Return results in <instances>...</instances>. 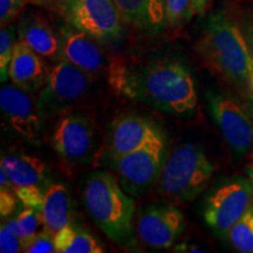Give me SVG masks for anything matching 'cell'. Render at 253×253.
I'll return each mask as SVG.
<instances>
[{
	"instance_id": "15",
	"label": "cell",
	"mask_w": 253,
	"mask_h": 253,
	"mask_svg": "<svg viewBox=\"0 0 253 253\" xmlns=\"http://www.w3.org/2000/svg\"><path fill=\"white\" fill-rule=\"evenodd\" d=\"M18 39L49 61L62 59V42L60 32L55 31L47 19L39 12L24 11L19 17Z\"/></svg>"
},
{
	"instance_id": "17",
	"label": "cell",
	"mask_w": 253,
	"mask_h": 253,
	"mask_svg": "<svg viewBox=\"0 0 253 253\" xmlns=\"http://www.w3.org/2000/svg\"><path fill=\"white\" fill-rule=\"evenodd\" d=\"M123 23L144 34H157L168 26L166 0H114Z\"/></svg>"
},
{
	"instance_id": "23",
	"label": "cell",
	"mask_w": 253,
	"mask_h": 253,
	"mask_svg": "<svg viewBox=\"0 0 253 253\" xmlns=\"http://www.w3.org/2000/svg\"><path fill=\"white\" fill-rule=\"evenodd\" d=\"M15 33L17 26L14 24H8L1 26L0 31V81L6 82L9 78V63L13 56L15 46Z\"/></svg>"
},
{
	"instance_id": "6",
	"label": "cell",
	"mask_w": 253,
	"mask_h": 253,
	"mask_svg": "<svg viewBox=\"0 0 253 253\" xmlns=\"http://www.w3.org/2000/svg\"><path fill=\"white\" fill-rule=\"evenodd\" d=\"M58 9L65 23L101 43H118L126 36L125 23L114 0H61Z\"/></svg>"
},
{
	"instance_id": "10",
	"label": "cell",
	"mask_w": 253,
	"mask_h": 253,
	"mask_svg": "<svg viewBox=\"0 0 253 253\" xmlns=\"http://www.w3.org/2000/svg\"><path fill=\"white\" fill-rule=\"evenodd\" d=\"M208 107L224 141L237 156L243 157L253 148V123L245 107L229 95L209 89Z\"/></svg>"
},
{
	"instance_id": "32",
	"label": "cell",
	"mask_w": 253,
	"mask_h": 253,
	"mask_svg": "<svg viewBox=\"0 0 253 253\" xmlns=\"http://www.w3.org/2000/svg\"><path fill=\"white\" fill-rule=\"evenodd\" d=\"M210 0H191L192 8H194L195 14H201L207 9L208 4Z\"/></svg>"
},
{
	"instance_id": "29",
	"label": "cell",
	"mask_w": 253,
	"mask_h": 253,
	"mask_svg": "<svg viewBox=\"0 0 253 253\" xmlns=\"http://www.w3.org/2000/svg\"><path fill=\"white\" fill-rule=\"evenodd\" d=\"M24 250V240L1 225L0 229V252L18 253Z\"/></svg>"
},
{
	"instance_id": "30",
	"label": "cell",
	"mask_w": 253,
	"mask_h": 253,
	"mask_svg": "<svg viewBox=\"0 0 253 253\" xmlns=\"http://www.w3.org/2000/svg\"><path fill=\"white\" fill-rule=\"evenodd\" d=\"M19 198L14 189L0 188V214L2 218L11 216L18 207Z\"/></svg>"
},
{
	"instance_id": "22",
	"label": "cell",
	"mask_w": 253,
	"mask_h": 253,
	"mask_svg": "<svg viewBox=\"0 0 253 253\" xmlns=\"http://www.w3.org/2000/svg\"><path fill=\"white\" fill-rule=\"evenodd\" d=\"M226 238L237 251L253 253V204L245 216L229 231Z\"/></svg>"
},
{
	"instance_id": "3",
	"label": "cell",
	"mask_w": 253,
	"mask_h": 253,
	"mask_svg": "<svg viewBox=\"0 0 253 253\" xmlns=\"http://www.w3.org/2000/svg\"><path fill=\"white\" fill-rule=\"evenodd\" d=\"M84 204L95 225L126 249L135 250V202L120 184L115 175L94 171L84 181Z\"/></svg>"
},
{
	"instance_id": "7",
	"label": "cell",
	"mask_w": 253,
	"mask_h": 253,
	"mask_svg": "<svg viewBox=\"0 0 253 253\" xmlns=\"http://www.w3.org/2000/svg\"><path fill=\"white\" fill-rule=\"evenodd\" d=\"M168 154L167 138H164L107 163L126 194L138 197L157 184Z\"/></svg>"
},
{
	"instance_id": "34",
	"label": "cell",
	"mask_w": 253,
	"mask_h": 253,
	"mask_svg": "<svg viewBox=\"0 0 253 253\" xmlns=\"http://www.w3.org/2000/svg\"><path fill=\"white\" fill-rule=\"evenodd\" d=\"M245 99H246V101H245L244 107L246 108V110H248L250 118H251L252 123H253V94H251V93L246 94Z\"/></svg>"
},
{
	"instance_id": "27",
	"label": "cell",
	"mask_w": 253,
	"mask_h": 253,
	"mask_svg": "<svg viewBox=\"0 0 253 253\" xmlns=\"http://www.w3.org/2000/svg\"><path fill=\"white\" fill-rule=\"evenodd\" d=\"M13 189H14L15 195L18 196L19 201H20L25 207L33 208L36 209V210L40 211L46 189L43 190L41 186H38V185L14 186Z\"/></svg>"
},
{
	"instance_id": "19",
	"label": "cell",
	"mask_w": 253,
	"mask_h": 253,
	"mask_svg": "<svg viewBox=\"0 0 253 253\" xmlns=\"http://www.w3.org/2000/svg\"><path fill=\"white\" fill-rule=\"evenodd\" d=\"M43 229L55 235L72 221L73 201L69 189L62 183L48 185L40 209Z\"/></svg>"
},
{
	"instance_id": "31",
	"label": "cell",
	"mask_w": 253,
	"mask_h": 253,
	"mask_svg": "<svg viewBox=\"0 0 253 253\" xmlns=\"http://www.w3.org/2000/svg\"><path fill=\"white\" fill-rule=\"evenodd\" d=\"M60 1H61V0H27V2H30V4L43 6V7H49V8L52 7L58 8Z\"/></svg>"
},
{
	"instance_id": "12",
	"label": "cell",
	"mask_w": 253,
	"mask_h": 253,
	"mask_svg": "<svg viewBox=\"0 0 253 253\" xmlns=\"http://www.w3.org/2000/svg\"><path fill=\"white\" fill-rule=\"evenodd\" d=\"M164 138H167L166 132L154 120L136 114H125L109 126L104 156L107 161L121 157Z\"/></svg>"
},
{
	"instance_id": "35",
	"label": "cell",
	"mask_w": 253,
	"mask_h": 253,
	"mask_svg": "<svg viewBox=\"0 0 253 253\" xmlns=\"http://www.w3.org/2000/svg\"><path fill=\"white\" fill-rule=\"evenodd\" d=\"M176 252H202V249L195 248V246H189V245H179L175 248Z\"/></svg>"
},
{
	"instance_id": "5",
	"label": "cell",
	"mask_w": 253,
	"mask_h": 253,
	"mask_svg": "<svg viewBox=\"0 0 253 253\" xmlns=\"http://www.w3.org/2000/svg\"><path fill=\"white\" fill-rule=\"evenodd\" d=\"M253 204L251 184L245 177L223 179L204 199L203 217L217 236L226 238L229 231L245 216Z\"/></svg>"
},
{
	"instance_id": "26",
	"label": "cell",
	"mask_w": 253,
	"mask_h": 253,
	"mask_svg": "<svg viewBox=\"0 0 253 253\" xmlns=\"http://www.w3.org/2000/svg\"><path fill=\"white\" fill-rule=\"evenodd\" d=\"M248 48L253 56V1L242 7L238 15H235Z\"/></svg>"
},
{
	"instance_id": "14",
	"label": "cell",
	"mask_w": 253,
	"mask_h": 253,
	"mask_svg": "<svg viewBox=\"0 0 253 253\" xmlns=\"http://www.w3.org/2000/svg\"><path fill=\"white\" fill-rule=\"evenodd\" d=\"M59 32L62 42V60L77 66L91 78L107 73L112 59L106 54L99 40L67 23Z\"/></svg>"
},
{
	"instance_id": "2",
	"label": "cell",
	"mask_w": 253,
	"mask_h": 253,
	"mask_svg": "<svg viewBox=\"0 0 253 253\" xmlns=\"http://www.w3.org/2000/svg\"><path fill=\"white\" fill-rule=\"evenodd\" d=\"M196 49L203 61L237 87H246L252 55L235 14L224 8L213 11L202 27Z\"/></svg>"
},
{
	"instance_id": "1",
	"label": "cell",
	"mask_w": 253,
	"mask_h": 253,
	"mask_svg": "<svg viewBox=\"0 0 253 253\" xmlns=\"http://www.w3.org/2000/svg\"><path fill=\"white\" fill-rule=\"evenodd\" d=\"M107 75L116 93L157 112L184 118L192 115L197 108L195 79L186 63L173 56L154 59L142 65L112 60Z\"/></svg>"
},
{
	"instance_id": "25",
	"label": "cell",
	"mask_w": 253,
	"mask_h": 253,
	"mask_svg": "<svg viewBox=\"0 0 253 253\" xmlns=\"http://www.w3.org/2000/svg\"><path fill=\"white\" fill-rule=\"evenodd\" d=\"M24 252L27 253H54L56 252L54 235L49 231H38L34 236L24 242Z\"/></svg>"
},
{
	"instance_id": "4",
	"label": "cell",
	"mask_w": 253,
	"mask_h": 253,
	"mask_svg": "<svg viewBox=\"0 0 253 253\" xmlns=\"http://www.w3.org/2000/svg\"><path fill=\"white\" fill-rule=\"evenodd\" d=\"M213 172V164L203 148L185 142L168 154L157 182V191L164 197L185 203L208 188Z\"/></svg>"
},
{
	"instance_id": "16",
	"label": "cell",
	"mask_w": 253,
	"mask_h": 253,
	"mask_svg": "<svg viewBox=\"0 0 253 253\" xmlns=\"http://www.w3.org/2000/svg\"><path fill=\"white\" fill-rule=\"evenodd\" d=\"M43 59L26 43L18 40L9 63L8 74L12 84L31 94L40 91L49 74V68Z\"/></svg>"
},
{
	"instance_id": "11",
	"label": "cell",
	"mask_w": 253,
	"mask_h": 253,
	"mask_svg": "<svg viewBox=\"0 0 253 253\" xmlns=\"http://www.w3.org/2000/svg\"><path fill=\"white\" fill-rule=\"evenodd\" d=\"M0 108L6 125L15 135L34 147H40L43 116L33 94L13 84L4 86L0 90Z\"/></svg>"
},
{
	"instance_id": "20",
	"label": "cell",
	"mask_w": 253,
	"mask_h": 253,
	"mask_svg": "<svg viewBox=\"0 0 253 253\" xmlns=\"http://www.w3.org/2000/svg\"><path fill=\"white\" fill-rule=\"evenodd\" d=\"M54 242L58 253H102L106 251L102 243L93 233L73 220L55 233Z\"/></svg>"
},
{
	"instance_id": "21",
	"label": "cell",
	"mask_w": 253,
	"mask_h": 253,
	"mask_svg": "<svg viewBox=\"0 0 253 253\" xmlns=\"http://www.w3.org/2000/svg\"><path fill=\"white\" fill-rule=\"evenodd\" d=\"M2 225L25 242L39 231V227L42 225V219H41L40 211L25 207L24 210H21L17 216L2 223Z\"/></svg>"
},
{
	"instance_id": "36",
	"label": "cell",
	"mask_w": 253,
	"mask_h": 253,
	"mask_svg": "<svg viewBox=\"0 0 253 253\" xmlns=\"http://www.w3.org/2000/svg\"><path fill=\"white\" fill-rule=\"evenodd\" d=\"M248 175H249V182L251 184V189H252V195H253V157L250 162L249 167H248Z\"/></svg>"
},
{
	"instance_id": "18",
	"label": "cell",
	"mask_w": 253,
	"mask_h": 253,
	"mask_svg": "<svg viewBox=\"0 0 253 253\" xmlns=\"http://www.w3.org/2000/svg\"><path fill=\"white\" fill-rule=\"evenodd\" d=\"M0 168L14 186L38 185L42 188L48 178L46 163L39 157L25 153H11L1 156Z\"/></svg>"
},
{
	"instance_id": "28",
	"label": "cell",
	"mask_w": 253,
	"mask_h": 253,
	"mask_svg": "<svg viewBox=\"0 0 253 253\" xmlns=\"http://www.w3.org/2000/svg\"><path fill=\"white\" fill-rule=\"evenodd\" d=\"M27 0H0V24H11L23 11Z\"/></svg>"
},
{
	"instance_id": "9",
	"label": "cell",
	"mask_w": 253,
	"mask_h": 253,
	"mask_svg": "<svg viewBox=\"0 0 253 253\" xmlns=\"http://www.w3.org/2000/svg\"><path fill=\"white\" fill-rule=\"evenodd\" d=\"M96 147V125L87 114L67 113L56 123L53 148L67 166L81 167L90 163Z\"/></svg>"
},
{
	"instance_id": "33",
	"label": "cell",
	"mask_w": 253,
	"mask_h": 253,
	"mask_svg": "<svg viewBox=\"0 0 253 253\" xmlns=\"http://www.w3.org/2000/svg\"><path fill=\"white\" fill-rule=\"evenodd\" d=\"M246 87L250 90V93L253 94V56L250 60L249 72H248V81H246Z\"/></svg>"
},
{
	"instance_id": "13",
	"label": "cell",
	"mask_w": 253,
	"mask_h": 253,
	"mask_svg": "<svg viewBox=\"0 0 253 253\" xmlns=\"http://www.w3.org/2000/svg\"><path fill=\"white\" fill-rule=\"evenodd\" d=\"M185 227L184 214L171 204L147 205L141 209L136 219L138 238L155 250L171 248Z\"/></svg>"
},
{
	"instance_id": "24",
	"label": "cell",
	"mask_w": 253,
	"mask_h": 253,
	"mask_svg": "<svg viewBox=\"0 0 253 253\" xmlns=\"http://www.w3.org/2000/svg\"><path fill=\"white\" fill-rule=\"evenodd\" d=\"M168 26L172 30L184 27L195 14L191 0H166Z\"/></svg>"
},
{
	"instance_id": "8",
	"label": "cell",
	"mask_w": 253,
	"mask_h": 253,
	"mask_svg": "<svg viewBox=\"0 0 253 253\" xmlns=\"http://www.w3.org/2000/svg\"><path fill=\"white\" fill-rule=\"evenodd\" d=\"M91 79L66 60L55 62L38 97L43 118L62 115L80 103L89 93Z\"/></svg>"
}]
</instances>
